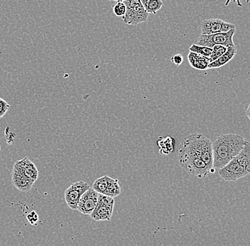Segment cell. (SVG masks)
Instances as JSON below:
<instances>
[{
    "label": "cell",
    "mask_w": 250,
    "mask_h": 246,
    "mask_svg": "<svg viewBox=\"0 0 250 246\" xmlns=\"http://www.w3.org/2000/svg\"><path fill=\"white\" fill-rule=\"evenodd\" d=\"M247 141L241 135L228 133L220 135L212 143L213 167L220 170L237 156L245 147Z\"/></svg>",
    "instance_id": "obj_1"
},
{
    "label": "cell",
    "mask_w": 250,
    "mask_h": 246,
    "mask_svg": "<svg viewBox=\"0 0 250 246\" xmlns=\"http://www.w3.org/2000/svg\"><path fill=\"white\" fill-rule=\"evenodd\" d=\"M219 175L228 182H234L250 174V142L225 167L218 170Z\"/></svg>",
    "instance_id": "obj_2"
},
{
    "label": "cell",
    "mask_w": 250,
    "mask_h": 246,
    "mask_svg": "<svg viewBox=\"0 0 250 246\" xmlns=\"http://www.w3.org/2000/svg\"><path fill=\"white\" fill-rule=\"evenodd\" d=\"M180 145L193 151L211 170L215 171L213 167L212 142L207 137L201 133H192L184 138Z\"/></svg>",
    "instance_id": "obj_3"
},
{
    "label": "cell",
    "mask_w": 250,
    "mask_h": 246,
    "mask_svg": "<svg viewBox=\"0 0 250 246\" xmlns=\"http://www.w3.org/2000/svg\"><path fill=\"white\" fill-rule=\"evenodd\" d=\"M179 155L180 164L191 175L203 178L209 174L215 172L206 165L202 159L187 147L180 145Z\"/></svg>",
    "instance_id": "obj_4"
},
{
    "label": "cell",
    "mask_w": 250,
    "mask_h": 246,
    "mask_svg": "<svg viewBox=\"0 0 250 246\" xmlns=\"http://www.w3.org/2000/svg\"><path fill=\"white\" fill-rule=\"evenodd\" d=\"M126 13L122 17L123 21L128 25H138L147 21L148 15L144 8L141 0H125Z\"/></svg>",
    "instance_id": "obj_5"
},
{
    "label": "cell",
    "mask_w": 250,
    "mask_h": 246,
    "mask_svg": "<svg viewBox=\"0 0 250 246\" xmlns=\"http://www.w3.org/2000/svg\"><path fill=\"white\" fill-rule=\"evenodd\" d=\"M236 29H232L227 32L216 33L212 34H202L198 37L197 44L212 48L215 45H222L226 47L234 46L233 37Z\"/></svg>",
    "instance_id": "obj_6"
},
{
    "label": "cell",
    "mask_w": 250,
    "mask_h": 246,
    "mask_svg": "<svg viewBox=\"0 0 250 246\" xmlns=\"http://www.w3.org/2000/svg\"><path fill=\"white\" fill-rule=\"evenodd\" d=\"M115 199L113 197L99 194L98 203L92 214V219L95 221H109L113 213Z\"/></svg>",
    "instance_id": "obj_7"
},
{
    "label": "cell",
    "mask_w": 250,
    "mask_h": 246,
    "mask_svg": "<svg viewBox=\"0 0 250 246\" xmlns=\"http://www.w3.org/2000/svg\"><path fill=\"white\" fill-rule=\"evenodd\" d=\"M90 188L88 183L78 181L72 184L65 191V202L71 209H77L78 205L83 194Z\"/></svg>",
    "instance_id": "obj_8"
},
{
    "label": "cell",
    "mask_w": 250,
    "mask_h": 246,
    "mask_svg": "<svg viewBox=\"0 0 250 246\" xmlns=\"http://www.w3.org/2000/svg\"><path fill=\"white\" fill-rule=\"evenodd\" d=\"M232 29H236L235 25L226 22L218 19H206L201 23L202 34H212L220 32H227Z\"/></svg>",
    "instance_id": "obj_9"
},
{
    "label": "cell",
    "mask_w": 250,
    "mask_h": 246,
    "mask_svg": "<svg viewBox=\"0 0 250 246\" xmlns=\"http://www.w3.org/2000/svg\"><path fill=\"white\" fill-rule=\"evenodd\" d=\"M98 195L99 193L93 188H89L80 199L77 210L85 215L91 214L98 203Z\"/></svg>",
    "instance_id": "obj_10"
},
{
    "label": "cell",
    "mask_w": 250,
    "mask_h": 246,
    "mask_svg": "<svg viewBox=\"0 0 250 246\" xmlns=\"http://www.w3.org/2000/svg\"><path fill=\"white\" fill-rule=\"evenodd\" d=\"M12 179L15 188L21 191H29L35 181L28 177L17 166L14 165Z\"/></svg>",
    "instance_id": "obj_11"
},
{
    "label": "cell",
    "mask_w": 250,
    "mask_h": 246,
    "mask_svg": "<svg viewBox=\"0 0 250 246\" xmlns=\"http://www.w3.org/2000/svg\"><path fill=\"white\" fill-rule=\"evenodd\" d=\"M15 165L20 168L25 175L34 181L36 182L38 178L39 171L37 166L27 157L21 160H17Z\"/></svg>",
    "instance_id": "obj_12"
},
{
    "label": "cell",
    "mask_w": 250,
    "mask_h": 246,
    "mask_svg": "<svg viewBox=\"0 0 250 246\" xmlns=\"http://www.w3.org/2000/svg\"><path fill=\"white\" fill-rule=\"evenodd\" d=\"M188 60L190 66L198 71H206L208 69V65L210 63L208 57L190 51L188 55Z\"/></svg>",
    "instance_id": "obj_13"
},
{
    "label": "cell",
    "mask_w": 250,
    "mask_h": 246,
    "mask_svg": "<svg viewBox=\"0 0 250 246\" xmlns=\"http://www.w3.org/2000/svg\"><path fill=\"white\" fill-rule=\"evenodd\" d=\"M237 53V49L235 46L228 47L226 52L223 55L218 57L215 61L209 64L208 69H213V68H218L224 66L225 65H226L227 63H229L230 60L233 59Z\"/></svg>",
    "instance_id": "obj_14"
},
{
    "label": "cell",
    "mask_w": 250,
    "mask_h": 246,
    "mask_svg": "<svg viewBox=\"0 0 250 246\" xmlns=\"http://www.w3.org/2000/svg\"><path fill=\"white\" fill-rule=\"evenodd\" d=\"M157 143L160 150V153L163 155H168L174 149L175 140L171 137L167 136L164 139L160 138Z\"/></svg>",
    "instance_id": "obj_15"
},
{
    "label": "cell",
    "mask_w": 250,
    "mask_h": 246,
    "mask_svg": "<svg viewBox=\"0 0 250 246\" xmlns=\"http://www.w3.org/2000/svg\"><path fill=\"white\" fill-rule=\"evenodd\" d=\"M113 180V178L108 177V176H103V177L97 179V180L94 182L92 188H93L97 192L99 193V194H103V192L105 191L107 187L109 186V184L112 183Z\"/></svg>",
    "instance_id": "obj_16"
},
{
    "label": "cell",
    "mask_w": 250,
    "mask_h": 246,
    "mask_svg": "<svg viewBox=\"0 0 250 246\" xmlns=\"http://www.w3.org/2000/svg\"><path fill=\"white\" fill-rule=\"evenodd\" d=\"M144 8L146 9L148 14L156 15L158 11L163 7L162 0H141Z\"/></svg>",
    "instance_id": "obj_17"
},
{
    "label": "cell",
    "mask_w": 250,
    "mask_h": 246,
    "mask_svg": "<svg viewBox=\"0 0 250 246\" xmlns=\"http://www.w3.org/2000/svg\"><path fill=\"white\" fill-rule=\"evenodd\" d=\"M120 193H121V188H120L118 180L114 179L113 181L109 184L107 189L103 192V194L114 198V197L120 195Z\"/></svg>",
    "instance_id": "obj_18"
},
{
    "label": "cell",
    "mask_w": 250,
    "mask_h": 246,
    "mask_svg": "<svg viewBox=\"0 0 250 246\" xmlns=\"http://www.w3.org/2000/svg\"><path fill=\"white\" fill-rule=\"evenodd\" d=\"M189 51L190 52L195 53V54L209 57L212 54V48L201 46V45L193 44L189 48Z\"/></svg>",
    "instance_id": "obj_19"
},
{
    "label": "cell",
    "mask_w": 250,
    "mask_h": 246,
    "mask_svg": "<svg viewBox=\"0 0 250 246\" xmlns=\"http://www.w3.org/2000/svg\"><path fill=\"white\" fill-rule=\"evenodd\" d=\"M228 50V47L226 46H222V45H215L212 47V54L208 57L210 63L215 61V60L220 57V56L223 55Z\"/></svg>",
    "instance_id": "obj_20"
},
{
    "label": "cell",
    "mask_w": 250,
    "mask_h": 246,
    "mask_svg": "<svg viewBox=\"0 0 250 246\" xmlns=\"http://www.w3.org/2000/svg\"><path fill=\"white\" fill-rule=\"evenodd\" d=\"M113 12L115 16L121 17L126 13V5L124 1H117V4L113 6Z\"/></svg>",
    "instance_id": "obj_21"
},
{
    "label": "cell",
    "mask_w": 250,
    "mask_h": 246,
    "mask_svg": "<svg viewBox=\"0 0 250 246\" xmlns=\"http://www.w3.org/2000/svg\"><path fill=\"white\" fill-rule=\"evenodd\" d=\"M9 108H10V105L5 100L0 98V119L6 114Z\"/></svg>",
    "instance_id": "obj_22"
},
{
    "label": "cell",
    "mask_w": 250,
    "mask_h": 246,
    "mask_svg": "<svg viewBox=\"0 0 250 246\" xmlns=\"http://www.w3.org/2000/svg\"><path fill=\"white\" fill-rule=\"evenodd\" d=\"M26 219H27L28 222L30 223L31 225H36L39 221L38 214L34 211L29 213V214L26 216Z\"/></svg>",
    "instance_id": "obj_23"
},
{
    "label": "cell",
    "mask_w": 250,
    "mask_h": 246,
    "mask_svg": "<svg viewBox=\"0 0 250 246\" xmlns=\"http://www.w3.org/2000/svg\"><path fill=\"white\" fill-rule=\"evenodd\" d=\"M171 60L175 65L179 66L184 62V57L181 54H176V55L171 57Z\"/></svg>",
    "instance_id": "obj_24"
},
{
    "label": "cell",
    "mask_w": 250,
    "mask_h": 246,
    "mask_svg": "<svg viewBox=\"0 0 250 246\" xmlns=\"http://www.w3.org/2000/svg\"><path fill=\"white\" fill-rule=\"evenodd\" d=\"M246 114L247 116H248V117L249 118V119L250 120V104L249 107H248V110H247Z\"/></svg>",
    "instance_id": "obj_25"
},
{
    "label": "cell",
    "mask_w": 250,
    "mask_h": 246,
    "mask_svg": "<svg viewBox=\"0 0 250 246\" xmlns=\"http://www.w3.org/2000/svg\"><path fill=\"white\" fill-rule=\"evenodd\" d=\"M125 0H117V1H124Z\"/></svg>",
    "instance_id": "obj_26"
},
{
    "label": "cell",
    "mask_w": 250,
    "mask_h": 246,
    "mask_svg": "<svg viewBox=\"0 0 250 246\" xmlns=\"http://www.w3.org/2000/svg\"><path fill=\"white\" fill-rule=\"evenodd\" d=\"M111 1H117V0H111Z\"/></svg>",
    "instance_id": "obj_27"
},
{
    "label": "cell",
    "mask_w": 250,
    "mask_h": 246,
    "mask_svg": "<svg viewBox=\"0 0 250 246\" xmlns=\"http://www.w3.org/2000/svg\"><path fill=\"white\" fill-rule=\"evenodd\" d=\"M0 151H1V146H0Z\"/></svg>",
    "instance_id": "obj_28"
},
{
    "label": "cell",
    "mask_w": 250,
    "mask_h": 246,
    "mask_svg": "<svg viewBox=\"0 0 250 246\" xmlns=\"http://www.w3.org/2000/svg\"><path fill=\"white\" fill-rule=\"evenodd\" d=\"M250 1V0H247V1Z\"/></svg>",
    "instance_id": "obj_29"
}]
</instances>
